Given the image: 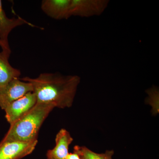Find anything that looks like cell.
Masks as SVG:
<instances>
[{
  "instance_id": "1",
  "label": "cell",
  "mask_w": 159,
  "mask_h": 159,
  "mask_svg": "<svg viewBox=\"0 0 159 159\" xmlns=\"http://www.w3.org/2000/svg\"><path fill=\"white\" fill-rule=\"evenodd\" d=\"M20 80L32 84L37 103L51 104L62 109L73 105L80 81L77 75L59 73H42L36 78L25 77Z\"/></svg>"
},
{
  "instance_id": "2",
  "label": "cell",
  "mask_w": 159,
  "mask_h": 159,
  "mask_svg": "<svg viewBox=\"0 0 159 159\" xmlns=\"http://www.w3.org/2000/svg\"><path fill=\"white\" fill-rule=\"evenodd\" d=\"M54 108L51 104L36 103L28 112L10 125L2 141L28 142L37 140L41 126Z\"/></svg>"
},
{
  "instance_id": "3",
  "label": "cell",
  "mask_w": 159,
  "mask_h": 159,
  "mask_svg": "<svg viewBox=\"0 0 159 159\" xmlns=\"http://www.w3.org/2000/svg\"><path fill=\"white\" fill-rule=\"evenodd\" d=\"M33 92V86L30 83L15 78L0 91V107L5 110L11 102Z\"/></svg>"
},
{
  "instance_id": "4",
  "label": "cell",
  "mask_w": 159,
  "mask_h": 159,
  "mask_svg": "<svg viewBox=\"0 0 159 159\" xmlns=\"http://www.w3.org/2000/svg\"><path fill=\"white\" fill-rule=\"evenodd\" d=\"M109 2L108 0H71V16H98L103 13Z\"/></svg>"
},
{
  "instance_id": "5",
  "label": "cell",
  "mask_w": 159,
  "mask_h": 159,
  "mask_svg": "<svg viewBox=\"0 0 159 159\" xmlns=\"http://www.w3.org/2000/svg\"><path fill=\"white\" fill-rule=\"evenodd\" d=\"M38 140L31 142L11 141L0 143V159H20L32 153Z\"/></svg>"
},
{
  "instance_id": "6",
  "label": "cell",
  "mask_w": 159,
  "mask_h": 159,
  "mask_svg": "<svg viewBox=\"0 0 159 159\" xmlns=\"http://www.w3.org/2000/svg\"><path fill=\"white\" fill-rule=\"evenodd\" d=\"M36 103L37 100L34 93H28L11 102L5 108L6 120L11 125L30 111Z\"/></svg>"
},
{
  "instance_id": "7",
  "label": "cell",
  "mask_w": 159,
  "mask_h": 159,
  "mask_svg": "<svg viewBox=\"0 0 159 159\" xmlns=\"http://www.w3.org/2000/svg\"><path fill=\"white\" fill-rule=\"evenodd\" d=\"M71 0H43L42 10L48 16L56 20L68 19L70 13Z\"/></svg>"
},
{
  "instance_id": "8",
  "label": "cell",
  "mask_w": 159,
  "mask_h": 159,
  "mask_svg": "<svg viewBox=\"0 0 159 159\" xmlns=\"http://www.w3.org/2000/svg\"><path fill=\"white\" fill-rule=\"evenodd\" d=\"M25 24L31 25L20 16L12 18L7 17L3 9L2 1L0 0V39L7 48L10 50L8 41L10 32L15 28Z\"/></svg>"
},
{
  "instance_id": "9",
  "label": "cell",
  "mask_w": 159,
  "mask_h": 159,
  "mask_svg": "<svg viewBox=\"0 0 159 159\" xmlns=\"http://www.w3.org/2000/svg\"><path fill=\"white\" fill-rule=\"evenodd\" d=\"M73 140L70 133L66 129H61L56 135L55 147L48 151L47 157L53 159H66L69 154V146Z\"/></svg>"
},
{
  "instance_id": "10",
  "label": "cell",
  "mask_w": 159,
  "mask_h": 159,
  "mask_svg": "<svg viewBox=\"0 0 159 159\" xmlns=\"http://www.w3.org/2000/svg\"><path fill=\"white\" fill-rule=\"evenodd\" d=\"M9 57L5 52H0V91L5 88L12 80L19 78L21 74L19 70L10 64Z\"/></svg>"
},
{
  "instance_id": "11",
  "label": "cell",
  "mask_w": 159,
  "mask_h": 159,
  "mask_svg": "<svg viewBox=\"0 0 159 159\" xmlns=\"http://www.w3.org/2000/svg\"><path fill=\"white\" fill-rule=\"evenodd\" d=\"M74 152H76L81 159H112L114 152L107 151L104 153H97L84 146L76 145L74 147Z\"/></svg>"
},
{
  "instance_id": "12",
  "label": "cell",
  "mask_w": 159,
  "mask_h": 159,
  "mask_svg": "<svg viewBox=\"0 0 159 159\" xmlns=\"http://www.w3.org/2000/svg\"><path fill=\"white\" fill-rule=\"evenodd\" d=\"M0 47H1L2 49V51L5 52L6 54H8L9 56H10V54H11V51L10 49H8L6 48L5 45L3 44V43L2 42L1 40L0 39Z\"/></svg>"
},
{
  "instance_id": "13",
  "label": "cell",
  "mask_w": 159,
  "mask_h": 159,
  "mask_svg": "<svg viewBox=\"0 0 159 159\" xmlns=\"http://www.w3.org/2000/svg\"><path fill=\"white\" fill-rule=\"evenodd\" d=\"M66 159H81L80 157L76 152L69 153Z\"/></svg>"
},
{
  "instance_id": "14",
  "label": "cell",
  "mask_w": 159,
  "mask_h": 159,
  "mask_svg": "<svg viewBox=\"0 0 159 159\" xmlns=\"http://www.w3.org/2000/svg\"><path fill=\"white\" fill-rule=\"evenodd\" d=\"M47 159H53L52 158H51V157H47Z\"/></svg>"
}]
</instances>
